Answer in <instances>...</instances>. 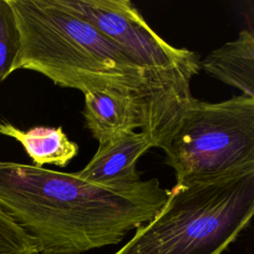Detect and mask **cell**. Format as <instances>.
<instances>
[{"label": "cell", "instance_id": "6da1fadb", "mask_svg": "<svg viewBox=\"0 0 254 254\" xmlns=\"http://www.w3.org/2000/svg\"><path fill=\"white\" fill-rule=\"evenodd\" d=\"M169 192L156 178L116 190L76 173L0 161V208L34 239L39 254L115 245L150 221Z\"/></svg>", "mask_w": 254, "mask_h": 254}, {"label": "cell", "instance_id": "7a4b0ae2", "mask_svg": "<svg viewBox=\"0 0 254 254\" xmlns=\"http://www.w3.org/2000/svg\"><path fill=\"white\" fill-rule=\"evenodd\" d=\"M20 34L12 71L30 69L55 84L83 93L95 89L131 92L148 105L166 92L154 85L109 39L58 0H8Z\"/></svg>", "mask_w": 254, "mask_h": 254}, {"label": "cell", "instance_id": "3957f363", "mask_svg": "<svg viewBox=\"0 0 254 254\" xmlns=\"http://www.w3.org/2000/svg\"><path fill=\"white\" fill-rule=\"evenodd\" d=\"M254 214V165L177 181L157 214L114 254H221Z\"/></svg>", "mask_w": 254, "mask_h": 254}, {"label": "cell", "instance_id": "277c9868", "mask_svg": "<svg viewBox=\"0 0 254 254\" xmlns=\"http://www.w3.org/2000/svg\"><path fill=\"white\" fill-rule=\"evenodd\" d=\"M149 139L165 152L177 181L254 165V98L213 103L190 92L159 111Z\"/></svg>", "mask_w": 254, "mask_h": 254}, {"label": "cell", "instance_id": "5b68a950", "mask_svg": "<svg viewBox=\"0 0 254 254\" xmlns=\"http://www.w3.org/2000/svg\"><path fill=\"white\" fill-rule=\"evenodd\" d=\"M60 5L89 23L109 39L155 86L166 92H185L198 73L199 57L171 46L145 21L129 0H58Z\"/></svg>", "mask_w": 254, "mask_h": 254}, {"label": "cell", "instance_id": "8992f818", "mask_svg": "<svg viewBox=\"0 0 254 254\" xmlns=\"http://www.w3.org/2000/svg\"><path fill=\"white\" fill-rule=\"evenodd\" d=\"M84 94L82 115L85 127L98 143L134 132L144 131L148 123V105L131 92L95 89Z\"/></svg>", "mask_w": 254, "mask_h": 254}, {"label": "cell", "instance_id": "52a82bcc", "mask_svg": "<svg viewBox=\"0 0 254 254\" xmlns=\"http://www.w3.org/2000/svg\"><path fill=\"white\" fill-rule=\"evenodd\" d=\"M151 148L152 143L144 132L127 133L99 143L91 160L76 174L81 180L101 187L132 188L142 181L137 163Z\"/></svg>", "mask_w": 254, "mask_h": 254}, {"label": "cell", "instance_id": "ba28073f", "mask_svg": "<svg viewBox=\"0 0 254 254\" xmlns=\"http://www.w3.org/2000/svg\"><path fill=\"white\" fill-rule=\"evenodd\" d=\"M199 67L207 74L239 89L254 98V35L242 30L237 39L227 42L199 61Z\"/></svg>", "mask_w": 254, "mask_h": 254}, {"label": "cell", "instance_id": "9c48e42d", "mask_svg": "<svg viewBox=\"0 0 254 254\" xmlns=\"http://www.w3.org/2000/svg\"><path fill=\"white\" fill-rule=\"evenodd\" d=\"M0 134L18 141L33 161V166L46 164L65 167L77 154L78 145L68 140L61 126H36L23 131L9 122L0 121Z\"/></svg>", "mask_w": 254, "mask_h": 254}, {"label": "cell", "instance_id": "30bf717a", "mask_svg": "<svg viewBox=\"0 0 254 254\" xmlns=\"http://www.w3.org/2000/svg\"><path fill=\"white\" fill-rule=\"evenodd\" d=\"M20 49V34L8 0H0V81L12 73Z\"/></svg>", "mask_w": 254, "mask_h": 254}, {"label": "cell", "instance_id": "8fae6325", "mask_svg": "<svg viewBox=\"0 0 254 254\" xmlns=\"http://www.w3.org/2000/svg\"><path fill=\"white\" fill-rule=\"evenodd\" d=\"M0 254H39L34 239L0 208Z\"/></svg>", "mask_w": 254, "mask_h": 254}]
</instances>
